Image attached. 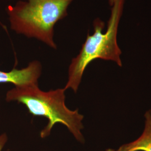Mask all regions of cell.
I'll return each mask as SVG.
<instances>
[{
    "instance_id": "cell-1",
    "label": "cell",
    "mask_w": 151,
    "mask_h": 151,
    "mask_svg": "<svg viewBox=\"0 0 151 151\" xmlns=\"http://www.w3.org/2000/svg\"><path fill=\"white\" fill-rule=\"evenodd\" d=\"M65 90L64 88L43 91L39 88L38 84L18 86L7 91L6 100L21 103L33 116L48 119V124L40 132L42 138L50 135L55 124L61 123L68 128L76 140L83 144L85 140L81 132L83 129V116L79 113L78 109L71 110L66 106Z\"/></svg>"
},
{
    "instance_id": "cell-2",
    "label": "cell",
    "mask_w": 151,
    "mask_h": 151,
    "mask_svg": "<svg viewBox=\"0 0 151 151\" xmlns=\"http://www.w3.org/2000/svg\"><path fill=\"white\" fill-rule=\"evenodd\" d=\"M124 5V0H116L111 6L105 32H103L105 26L104 22L99 18L93 21V33L91 35L87 34L80 53L71 61L65 90L71 88L75 92H77L85 70L93 60L113 61L119 67L122 66V50L118 44L117 37Z\"/></svg>"
},
{
    "instance_id": "cell-3",
    "label": "cell",
    "mask_w": 151,
    "mask_h": 151,
    "mask_svg": "<svg viewBox=\"0 0 151 151\" xmlns=\"http://www.w3.org/2000/svg\"><path fill=\"white\" fill-rule=\"evenodd\" d=\"M74 0H20L6 9L11 29L27 38H35L52 48L54 27L68 15V9Z\"/></svg>"
},
{
    "instance_id": "cell-4",
    "label": "cell",
    "mask_w": 151,
    "mask_h": 151,
    "mask_svg": "<svg viewBox=\"0 0 151 151\" xmlns=\"http://www.w3.org/2000/svg\"><path fill=\"white\" fill-rule=\"evenodd\" d=\"M42 70V66L38 60L31 62L27 67L20 70L14 68L9 72L0 70V83H12L15 86L38 84Z\"/></svg>"
},
{
    "instance_id": "cell-5",
    "label": "cell",
    "mask_w": 151,
    "mask_h": 151,
    "mask_svg": "<svg viewBox=\"0 0 151 151\" xmlns=\"http://www.w3.org/2000/svg\"><path fill=\"white\" fill-rule=\"evenodd\" d=\"M145 118V128L140 137L122 145L117 151H151V110L146 111Z\"/></svg>"
},
{
    "instance_id": "cell-6",
    "label": "cell",
    "mask_w": 151,
    "mask_h": 151,
    "mask_svg": "<svg viewBox=\"0 0 151 151\" xmlns=\"http://www.w3.org/2000/svg\"><path fill=\"white\" fill-rule=\"evenodd\" d=\"M7 140H8V137H7V135L6 133L0 134V151L3 150Z\"/></svg>"
},
{
    "instance_id": "cell-7",
    "label": "cell",
    "mask_w": 151,
    "mask_h": 151,
    "mask_svg": "<svg viewBox=\"0 0 151 151\" xmlns=\"http://www.w3.org/2000/svg\"><path fill=\"white\" fill-rule=\"evenodd\" d=\"M116 1V0H108L109 4L110 5V6L111 7L115 3V2Z\"/></svg>"
},
{
    "instance_id": "cell-8",
    "label": "cell",
    "mask_w": 151,
    "mask_h": 151,
    "mask_svg": "<svg viewBox=\"0 0 151 151\" xmlns=\"http://www.w3.org/2000/svg\"><path fill=\"white\" fill-rule=\"evenodd\" d=\"M104 151H115L114 149H112V148H108V149H106V150H105Z\"/></svg>"
}]
</instances>
